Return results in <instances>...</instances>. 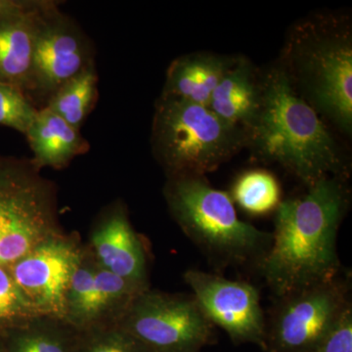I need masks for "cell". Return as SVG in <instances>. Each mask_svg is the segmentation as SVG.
<instances>
[{
    "label": "cell",
    "instance_id": "1",
    "mask_svg": "<svg viewBox=\"0 0 352 352\" xmlns=\"http://www.w3.org/2000/svg\"><path fill=\"white\" fill-rule=\"evenodd\" d=\"M347 208L342 176L324 178L305 195L280 203L272 243L258 267L278 300L340 276L337 239Z\"/></svg>",
    "mask_w": 352,
    "mask_h": 352
},
{
    "label": "cell",
    "instance_id": "2",
    "mask_svg": "<svg viewBox=\"0 0 352 352\" xmlns=\"http://www.w3.org/2000/svg\"><path fill=\"white\" fill-rule=\"evenodd\" d=\"M261 80L256 117L245 129V145L265 161L274 162L308 187L331 176H344V162L330 132L283 68Z\"/></svg>",
    "mask_w": 352,
    "mask_h": 352
},
{
    "label": "cell",
    "instance_id": "3",
    "mask_svg": "<svg viewBox=\"0 0 352 352\" xmlns=\"http://www.w3.org/2000/svg\"><path fill=\"white\" fill-rule=\"evenodd\" d=\"M164 194L176 223L214 265L259 267L272 233L241 220L228 193L214 188L205 176H175Z\"/></svg>",
    "mask_w": 352,
    "mask_h": 352
},
{
    "label": "cell",
    "instance_id": "4",
    "mask_svg": "<svg viewBox=\"0 0 352 352\" xmlns=\"http://www.w3.org/2000/svg\"><path fill=\"white\" fill-rule=\"evenodd\" d=\"M288 74L305 101L340 129H352V38L335 21L307 23L294 34Z\"/></svg>",
    "mask_w": 352,
    "mask_h": 352
},
{
    "label": "cell",
    "instance_id": "5",
    "mask_svg": "<svg viewBox=\"0 0 352 352\" xmlns=\"http://www.w3.org/2000/svg\"><path fill=\"white\" fill-rule=\"evenodd\" d=\"M152 145L168 177L205 176L242 149L245 133L205 106L162 95L153 122Z\"/></svg>",
    "mask_w": 352,
    "mask_h": 352
},
{
    "label": "cell",
    "instance_id": "6",
    "mask_svg": "<svg viewBox=\"0 0 352 352\" xmlns=\"http://www.w3.org/2000/svg\"><path fill=\"white\" fill-rule=\"evenodd\" d=\"M60 233L53 185L32 161L0 156V267Z\"/></svg>",
    "mask_w": 352,
    "mask_h": 352
},
{
    "label": "cell",
    "instance_id": "7",
    "mask_svg": "<svg viewBox=\"0 0 352 352\" xmlns=\"http://www.w3.org/2000/svg\"><path fill=\"white\" fill-rule=\"evenodd\" d=\"M143 352H201L217 340L193 296L148 289L116 322Z\"/></svg>",
    "mask_w": 352,
    "mask_h": 352
},
{
    "label": "cell",
    "instance_id": "8",
    "mask_svg": "<svg viewBox=\"0 0 352 352\" xmlns=\"http://www.w3.org/2000/svg\"><path fill=\"white\" fill-rule=\"evenodd\" d=\"M340 277L279 298L267 325L265 352H312L351 305Z\"/></svg>",
    "mask_w": 352,
    "mask_h": 352
},
{
    "label": "cell",
    "instance_id": "9",
    "mask_svg": "<svg viewBox=\"0 0 352 352\" xmlns=\"http://www.w3.org/2000/svg\"><path fill=\"white\" fill-rule=\"evenodd\" d=\"M82 251L75 241L60 233L43 241L9 268L36 316L65 321L69 284Z\"/></svg>",
    "mask_w": 352,
    "mask_h": 352
},
{
    "label": "cell",
    "instance_id": "10",
    "mask_svg": "<svg viewBox=\"0 0 352 352\" xmlns=\"http://www.w3.org/2000/svg\"><path fill=\"white\" fill-rule=\"evenodd\" d=\"M184 280L212 325L226 331L234 344H252L265 351L267 323L254 285L191 270Z\"/></svg>",
    "mask_w": 352,
    "mask_h": 352
},
{
    "label": "cell",
    "instance_id": "11",
    "mask_svg": "<svg viewBox=\"0 0 352 352\" xmlns=\"http://www.w3.org/2000/svg\"><path fill=\"white\" fill-rule=\"evenodd\" d=\"M91 63L85 34L48 2L36 21L30 90L51 96Z\"/></svg>",
    "mask_w": 352,
    "mask_h": 352
},
{
    "label": "cell",
    "instance_id": "12",
    "mask_svg": "<svg viewBox=\"0 0 352 352\" xmlns=\"http://www.w3.org/2000/svg\"><path fill=\"white\" fill-rule=\"evenodd\" d=\"M148 289L104 270L91 252L83 250L69 284L65 322L78 331L115 324Z\"/></svg>",
    "mask_w": 352,
    "mask_h": 352
},
{
    "label": "cell",
    "instance_id": "13",
    "mask_svg": "<svg viewBox=\"0 0 352 352\" xmlns=\"http://www.w3.org/2000/svg\"><path fill=\"white\" fill-rule=\"evenodd\" d=\"M89 251L104 270L149 288L145 247L122 206L111 208L99 220L90 237Z\"/></svg>",
    "mask_w": 352,
    "mask_h": 352
},
{
    "label": "cell",
    "instance_id": "14",
    "mask_svg": "<svg viewBox=\"0 0 352 352\" xmlns=\"http://www.w3.org/2000/svg\"><path fill=\"white\" fill-rule=\"evenodd\" d=\"M235 59L212 53L177 58L168 67L162 95L208 107L215 88Z\"/></svg>",
    "mask_w": 352,
    "mask_h": 352
},
{
    "label": "cell",
    "instance_id": "15",
    "mask_svg": "<svg viewBox=\"0 0 352 352\" xmlns=\"http://www.w3.org/2000/svg\"><path fill=\"white\" fill-rule=\"evenodd\" d=\"M261 102V80L245 58L235 62L222 76L208 108L227 124L245 129L256 117Z\"/></svg>",
    "mask_w": 352,
    "mask_h": 352
},
{
    "label": "cell",
    "instance_id": "16",
    "mask_svg": "<svg viewBox=\"0 0 352 352\" xmlns=\"http://www.w3.org/2000/svg\"><path fill=\"white\" fill-rule=\"evenodd\" d=\"M25 136L34 153L32 163L39 170L44 166L64 168L88 149L80 129L72 126L47 107L38 110Z\"/></svg>",
    "mask_w": 352,
    "mask_h": 352
},
{
    "label": "cell",
    "instance_id": "17",
    "mask_svg": "<svg viewBox=\"0 0 352 352\" xmlns=\"http://www.w3.org/2000/svg\"><path fill=\"white\" fill-rule=\"evenodd\" d=\"M47 4L43 1L34 12L0 25V83L30 90L36 21Z\"/></svg>",
    "mask_w": 352,
    "mask_h": 352
},
{
    "label": "cell",
    "instance_id": "18",
    "mask_svg": "<svg viewBox=\"0 0 352 352\" xmlns=\"http://www.w3.org/2000/svg\"><path fill=\"white\" fill-rule=\"evenodd\" d=\"M78 331L67 322L38 317L0 337L3 352H76Z\"/></svg>",
    "mask_w": 352,
    "mask_h": 352
},
{
    "label": "cell",
    "instance_id": "19",
    "mask_svg": "<svg viewBox=\"0 0 352 352\" xmlns=\"http://www.w3.org/2000/svg\"><path fill=\"white\" fill-rule=\"evenodd\" d=\"M97 80L94 63L88 65L51 95L47 108L80 129L96 100Z\"/></svg>",
    "mask_w": 352,
    "mask_h": 352
},
{
    "label": "cell",
    "instance_id": "20",
    "mask_svg": "<svg viewBox=\"0 0 352 352\" xmlns=\"http://www.w3.org/2000/svg\"><path fill=\"white\" fill-rule=\"evenodd\" d=\"M231 198L252 215H265L281 203V188L272 173L263 170L245 171L234 182Z\"/></svg>",
    "mask_w": 352,
    "mask_h": 352
},
{
    "label": "cell",
    "instance_id": "21",
    "mask_svg": "<svg viewBox=\"0 0 352 352\" xmlns=\"http://www.w3.org/2000/svg\"><path fill=\"white\" fill-rule=\"evenodd\" d=\"M38 318L25 300L8 268L0 267V337Z\"/></svg>",
    "mask_w": 352,
    "mask_h": 352
},
{
    "label": "cell",
    "instance_id": "22",
    "mask_svg": "<svg viewBox=\"0 0 352 352\" xmlns=\"http://www.w3.org/2000/svg\"><path fill=\"white\" fill-rule=\"evenodd\" d=\"M76 352H143L116 324L78 331Z\"/></svg>",
    "mask_w": 352,
    "mask_h": 352
},
{
    "label": "cell",
    "instance_id": "23",
    "mask_svg": "<svg viewBox=\"0 0 352 352\" xmlns=\"http://www.w3.org/2000/svg\"><path fill=\"white\" fill-rule=\"evenodd\" d=\"M38 112L22 89L0 83V126L10 127L25 135Z\"/></svg>",
    "mask_w": 352,
    "mask_h": 352
},
{
    "label": "cell",
    "instance_id": "24",
    "mask_svg": "<svg viewBox=\"0 0 352 352\" xmlns=\"http://www.w3.org/2000/svg\"><path fill=\"white\" fill-rule=\"evenodd\" d=\"M312 352H352V305Z\"/></svg>",
    "mask_w": 352,
    "mask_h": 352
},
{
    "label": "cell",
    "instance_id": "25",
    "mask_svg": "<svg viewBox=\"0 0 352 352\" xmlns=\"http://www.w3.org/2000/svg\"><path fill=\"white\" fill-rule=\"evenodd\" d=\"M43 1L0 0V25L20 19L43 6Z\"/></svg>",
    "mask_w": 352,
    "mask_h": 352
},
{
    "label": "cell",
    "instance_id": "26",
    "mask_svg": "<svg viewBox=\"0 0 352 352\" xmlns=\"http://www.w3.org/2000/svg\"><path fill=\"white\" fill-rule=\"evenodd\" d=\"M0 352H3V349H2L1 342H0Z\"/></svg>",
    "mask_w": 352,
    "mask_h": 352
}]
</instances>
